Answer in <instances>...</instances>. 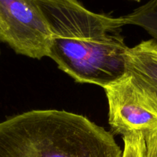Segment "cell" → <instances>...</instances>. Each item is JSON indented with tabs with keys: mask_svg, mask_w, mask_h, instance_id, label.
Listing matches in <instances>:
<instances>
[{
	"mask_svg": "<svg viewBox=\"0 0 157 157\" xmlns=\"http://www.w3.org/2000/svg\"><path fill=\"white\" fill-rule=\"evenodd\" d=\"M126 73L143 87L157 103V41H143L129 48Z\"/></svg>",
	"mask_w": 157,
	"mask_h": 157,
	"instance_id": "cell-5",
	"label": "cell"
},
{
	"mask_svg": "<svg viewBox=\"0 0 157 157\" xmlns=\"http://www.w3.org/2000/svg\"><path fill=\"white\" fill-rule=\"evenodd\" d=\"M129 24L143 28L157 41V0H150L128 16Z\"/></svg>",
	"mask_w": 157,
	"mask_h": 157,
	"instance_id": "cell-6",
	"label": "cell"
},
{
	"mask_svg": "<svg viewBox=\"0 0 157 157\" xmlns=\"http://www.w3.org/2000/svg\"><path fill=\"white\" fill-rule=\"evenodd\" d=\"M51 32L48 57L76 82L103 87L126 73L129 48L123 16L86 9L78 0H34Z\"/></svg>",
	"mask_w": 157,
	"mask_h": 157,
	"instance_id": "cell-1",
	"label": "cell"
},
{
	"mask_svg": "<svg viewBox=\"0 0 157 157\" xmlns=\"http://www.w3.org/2000/svg\"><path fill=\"white\" fill-rule=\"evenodd\" d=\"M0 41L18 55L48 57L51 32L34 0H0Z\"/></svg>",
	"mask_w": 157,
	"mask_h": 157,
	"instance_id": "cell-4",
	"label": "cell"
},
{
	"mask_svg": "<svg viewBox=\"0 0 157 157\" xmlns=\"http://www.w3.org/2000/svg\"><path fill=\"white\" fill-rule=\"evenodd\" d=\"M149 135H133L123 137L124 142L123 157H146Z\"/></svg>",
	"mask_w": 157,
	"mask_h": 157,
	"instance_id": "cell-7",
	"label": "cell"
},
{
	"mask_svg": "<svg viewBox=\"0 0 157 157\" xmlns=\"http://www.w3.org/2000/svg\"><path fill=\"white\" fill-rule=\"evenodd\" d=\"M103 89L114 133L125 137L157 132V103L133 77L126 73Z\"/></svg>",
	"mask_w": 157,
	"mask_h": 157,
	"instance_id": "cell-3",
	"label": "cell"
},
{
	"mask_svg": "<svg viewBox=\"0 0 157 157\" xmlns=\"http://www.w3.org/2000/svg\"><path fill=\"white\" fill-rule=\"evenodd\" d=\"M0 157H123V150L86 117L33 110L0 122Z\"/></svg>",
	"mask_w": 157,
	"mask_h": 157,
	"instance_id": "cell-2",
	"label": "cell"
},
{
	"mask_svg": "<svg viewBox=\"0 0 157 157\" xmlns=\"http://www.w3.org/2000/svg\"><path fill=\"white\" fill-rule=\"evenodd\" d=\"M146 157H157V132L152 133L148 137Z\"/></svg>",
	"mask_w": 157,
	"mask_h": 157,
	"instance_id": "cell-8",
	"label": "cell"
}]
</instances>
